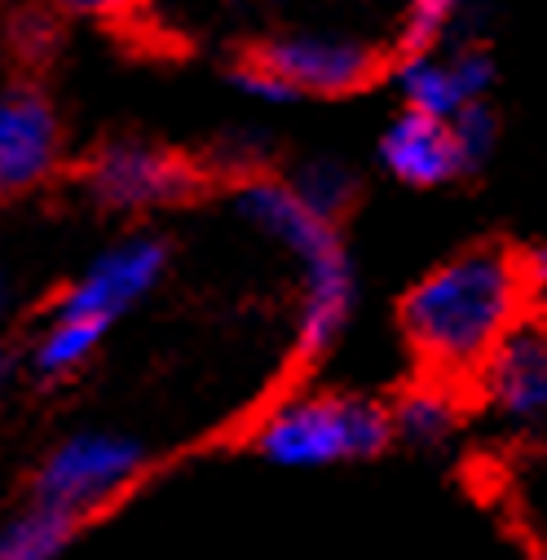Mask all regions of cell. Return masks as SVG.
<instances>
[{"mask_svg": "<svg viewBox=\"0 0 547 560\" xmlns=\"http://www.w3.org/2000/svg\"><path fill=\"white\" fill-rule=\"evenodd\" d=\"M521 269L499 247H477L442 269L406 296L401 323L416 349L442 371H473L503 345L521 310Z\"/></svg>", "mask_w": 547, "mask_h": 560, "instance_id": "1", "label": "cell"}, {"mask_svg": "<svg viewBox=\"0 0 547 560\" xmlns=\"http://www.w3.org/2000/svg\"><path fill=\"white\" fill-rule=\"evenodd\" d=\"M238 217L252 221L260 234L279 238L292 256L305 260V314H301V349L318 353L336 340L353 310V269L336 238V225L301 203V195L288 182L252 177L238 199Z\"/></svg>", "mask_w": 547, "mask_h": 560, "instance_id": "2", "label": "cell"}, {"mask_svg": "<svg viewBox=\"0 0 547 560\" xmlns=\"http://www.w3.org/2000/svg\"><path fill=\"white\" fill-rule=\"evenodd\" d=\"M393 419L362 397H296L279 406L256 438V451L279 468H327L375 455Z\"/></svg>", "mask_w": 547, "mask_h": 560, "instance_id": "3", "label": "cell"}, {"mask_svg": "<svg viewBox=\"0 0 547 560\" xmlns=\"http://www.w3.org/2000/svg\"><path fill=\"white\" fill-rule=\"evenodd\" d=\"M137 468H142V446L137 442L115 433H80L45 459L36 477V503L80 516L119 494L137 477Z\"/></svg>", "mask_w": 547, "mask_h": 560, "instance_id": "4", "label": "cell"}, {"mask_svg": "<svg viewBox=\"0 0 547 560\" xmlns=\"http://www.w3.org/2000/svg\"><path fill=\"white\" fill-rule=\"evenodd\" d=\"M168 247L160 238H124L119 247L102 252L80 283L58 301V318H93L110 327L160 283Z\"/></svg>", "mask_w": 547, "mask_h": 560, "instance_id": "5", "label": "cell"}, {"mask_svg": "<svg viewBox=\"0 0 547 560\" xmlns=\"http://www.w3.org/2000/svg\"><path fill=\"white\" fill-rule=\"evenodd\" d=\"M274 75H283L296 93H353L375 75V54L353 36H327V32H292L260 45L256 54Z\"/></svg>", "mask_w": 547, "mask_h": 560, "instance_id": "6", "label": "cell"}, {"mask_svg": "<svg viewBox=\"0 0 547 560\" xmlns=\"http://www.w3.org/2000/svg\"><path fill=\"white\" fill-rule=\"evenodd\" d=\"M486 401L512 429H547V327H512L486 358Z\"/></svg>", "mask_w": 547, "mask_h": 560, "instance_id": "7", "label": "cell"}, {"mask_svg": "<svg viewBox=\"0 0 547 560\" xmlns=\"http://www.w3.org/2000/svg\"><path fill=\"white\" fill-rule=\"evenodd\" d=\"M494 84V62L486 49H455L451 58L438 54H410L397 71V89L406 97V110H420L433 119H455L468 102H481Z\"/></svg>", "mask_w": 547, "mask_h": 560, "instance_id": "8", "label": "cell"}, {"mask_svg": "<svg viewBox=\"0 0 547 560\" xmlns=\"http://www.w3.org/2000/svg\"><path fill=\"white\" fill-rule=\"evenodd\" d=\"M58 160V119L32 89L0 93V195L36 186Z\"/></svg>", "mask_w": 547, "mask_h": 560, "instance_id": "9", "label": "cell"}, {"mask_svg": "<svg viewBox=\"0 0 547 560\" xmlns=\"http://www.w3.org/2000/svg\"><path fill=\"white\" fill-rule=\"evenodd\" d=\"M190 168L173 160L168 151L155 147H110L93 164V190L115 203V208H151V203H173L190 190Z\"/></svg>", "mask_w": 547, "mask_h": 560, "instance_id": "10", "label": "cell"}, {"mask_svg": "<svg viewBox=\"0 0 547 560\" xmlns=\"http://www.w3.org/2000/svg\"><path fill=\"white\" fill-rule=\"evenodd\" d=\"M380 160L406 186H442V182H451L468 168L451 124L433 119V115H420V110H401L384 128Z\"/></svg>", "mask_w": 547, "mask_h": 560, "instance_id": "11", "label": "cell"}, {"mask_svg": "<svg viewBox=\"0 0 547 560\" xmlns=\"http://www.w3.org/2000/svg\"><path fill=\"white\" fill-rule=\"evenodd\" d=\"M75 534V516L36 503L0 529V560H54Z\"/></svg>", "mask_w": 547, "mask_h": 560, "instance_id": "12", "label": "cell"}, {"mask_svg": "<svg viewBox=\"0 0 547 560\" xmlns=\"http://www.w3.org/2000/svg\"><path fill=\"white\" fill-rule=\"evenodd\" d=\"M102 331H106V323H93V318H58L49 327V336L40 340V349H36V366L45 375L75 371L80 362H89V353L97 349Z\"/></svg>", "mask_w": 547, "mask_h": 560, "instance_id": "13", "label": "cell"}, {"mask_svg": "<svg viewBox=\"0 0 547 560\" xmlns=\"http://www.w3.org/2000/svg\"><path fill=\"white\" fill-rule=\"evenodd\" d=\"M288 186L301 195L305 208H314V212L327 217V221H336V217L349 208L353 190H358V186H353V173H349L345 164H336V160H314V164H305Z\"/></svg>", "mask_w": 547, "mask_h": 560, "instance_id": "14", "label": "cell"}, {"mask_svg": "<svg viewBox=\"0 0 547 560\" xmlns=\"http://www.w3.org/2000/svg\"><path fill=\"white\" fill-rule=\"evenodd\" d=\"M388 419H393V429L401 438L420 442V446H433V442H442L455 429V406L438 388H420V393H410Z\"/></svg>", "mask_w": 547, "mask_h": 560, "instance_id": "15", "label": "cell"}, {"mask_svg": "<svg viewBox=\"0 0 547 560\" xmlns=\"http://www.w3.org/2000/svg\"><path fill=\"white\" fill-rule=\"evenodd\" d=\"M464 23V0H410L401 45L406 54H433L455 27Z\"/></svg>", "mask_w": 547, "mask_h": 560, "instance_id": "16", "label": "cell"}, {"mask_svg": "<svg viewBox=\"0 0 547 560\" xmlns=\"http://www.w3.org/2000/svg\"><path fill=\"white\" fill-rule=\"evenodd\" d=\"M451 132H455V142H459V155L464 164H481L490 151H494V115L486 102H468L455 119H451Z\"/></svg>", "mask_w": 547, "mask_h": 560, "instance_id": "17", "label": "cell"}, {"mask_svg": "<svg viewBox=\"0 0 547 560\" xmlns=\"http://www.w3.org/2000/svg\"><path fill=\"white\" fill-rule=\"evenodd\" d=\"M234 84H238V93H247V97H256V102H269V106H283V102L296 97V89H292L283 75H274L260 58L243 62V67L234 71Z\"/></svg>", "mask_w": 547, "mask_h": 560, "instance_id": "18", "label": "cell"}, {"mask_svg": "<svg viewBox=\"0 0 547 560\" xmlns=\"http://www.w3.org/2000/svg\"><path fill=\"white\" fill-rule=\"evenodd\" d=\"M62 5H71V10H84V14H89V10H110L115 0H62Z\"/></svg>", "mask_w": 547, "mask_h": 560, "instance_id": "19", "label": "cell"}, {"mask_svg": "<svg viewBox=\"0 0 547 560\" xmlns=\"http://www.w3.org/2000/svg\"><path fill=\"white\" fill-rule=\"evenodd\" d=\"M534 278L547 288V243H543V247H538V256H534Z\"/></svg>", "mask_w": 547, "mask_h": 560, "instance_id": "20", "label": "cell"}, {"mask_svg": "<svg viewBox=\"0 0 547 560\" xmlns=\"http://www.w3.org/2000/svg\"><path fill=\"white\" fill-rule=\"evenodd\" d=\"M0 375H5V353H0Z\"/></svg>", "mask_w": 547, "mask_h": 560, "instance_id": "21", "label": "cell"}, {"mask_svg": "<svg viewBox=\"0 0 547 560\" xmlns=\"http://www.w3.org/2000/svg\"><path fill=\"white\" fill-rule=\"evenodd\" d=\"M538 560H547V551H543V556H538Z\"/></svg>", "mask_w": 547, "mask_h": 560, "instance_id": "22", "label": "cell"}]
</instances>
